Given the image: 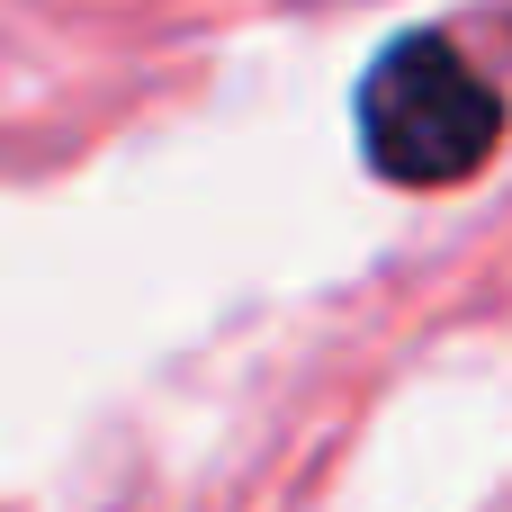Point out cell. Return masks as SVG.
I'll list each match as a JSON object with an SVG mask.
<instances>
[{"label":"cell","mask_w":512,"mask_h":512,"mask_svg":"<svg viewBox=\"0 0 512 512\" xmlns=\"http://www.w3.org/2000/svg\"><path fill=\"white\" fill-rule=\"evenodd\" d=\"M495 144H504V90L441 27H414L369 63V81H360V153L396 189H450V180L486 171Z\"/></svg>","instance_id":"6da1fadb"}]
</instances>
